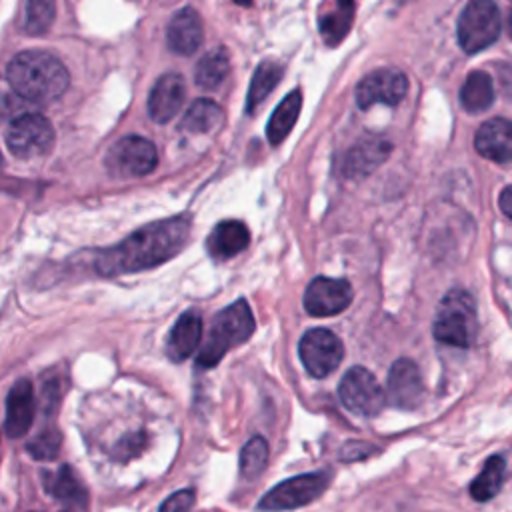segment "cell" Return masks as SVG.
Instances as JSON below:
<instances>
[{"mask_svg":"<svg viewBox=\"0 0 512 512\" xmlns=\"http://www.w3.org/2000/svg\"><path fill=\"white\" fill-rule=\"evenodd\" d=\"M190 218L172 216L152 222L120 244L102 250L96 258V270L102 276H118L158 266L176 256L188 242Z\"/></svg>","mask_w":512,"mask_h":512,"instance_id":"obj_1","label":"cell"},{"mask_svg":"<svg viewBox=\"0 0 512 512\" xmlns=\"http://www.w3.org/2000/svg\"><path fill=\"white\" fill-rule=\"evenodd\" d=\"M8 82L22 98L38 104L60 98L68 88L66 66L46 50H24L8 64Z\"/></svg>","mask_w":512,"mask_h":512,"instance_id":"obj_2","label":"cell"},{"mask_svg":"<svg viewBox=\"0 0 512 512\" xmlns=\"http://www.w3.org/2000/svg\"><path fill=\"white\" fill-rule=\"evenodd\" d=\"M254 328H256V322L248 302L246 300L232 302L230 306L220 310L212 320L208 338L198 352L196 366L198 368L216 366L230 348L246 342L252 336Z\"/></svg>","mask_w":512,"mask_h":512,"instance_id":"obj_3","label":"cell"},{"mask_svg":"<svg viewBox=\"0 0 512 512\" xmlns=\"http://www.w3.org/2000/svg\"><path fill=\"white\" fill-rule=\"evenodd\" d=\"M432 334L438 342L450 344L456 348H470L478 334V314L474 298L460 288L446 292L440 300Z\"/></svg>","mask_w":512,"mask_h":512,"instance_id":"obj_4","label":"cell"},{"mask_svg":"<svg viewBox=\"0 0 512 512\" xmlns=\"http://www.w3.org/2000/svg\"><path fill=\"white\" fill-rule=\"evenodd\" d=\"M502 20L494 0H470L458 16L456 36L466 54L480 52L500 36Z\"/></svg>","mask_w":512,"mask_h":512,"instance_id":"obj_5","label":"cell"},{"mask_svg":"<svg viewBox=\"0 0 512 512\" xmlns=\"http://www.w3.org/2000/svg\"><path fill=\"white\" fill-rule=\"evenodd\" d=\"M328 484H330V472L326 470L292 476L276 484L272 490H268L258 502V508L262 512L296 510L300 506L314 502L320 494H324Z\"/></svg>","mask_w":512,"mask_h":512,"instance_id":"obj_6","label":"cell"},{"mask_svg":"<svg viewBox=\"0 0 512 512\" xmlns=\"http://www.w3.org/2000/svg\"><path fill=\"white\" fill-rule=\"evenodd\" d=\"M338 396L350 412L360 416H376L386 402L380 382L364 366H352L342 376Z\"/></svg>","mask_w":512,"mask_h":512,"instance_id":"obj_7","label":"cell"},{"mask_svg":"<svg viewBox=\"0 0 512 512\" xmlns=\"http://www.w3.org/2000/svg\"><path fill=\"white\" fill-rule=\"evenodd\" d=\"M298 354L310 376L326 378L340 366L344 346L334 332L326 328H312L300 338Z\"/></svg>","mask_w":512,"mask_h":512,"instance_id":"obj_8","label":"cell"},{"mask_svg":"<svg viewBox=\"0 0 512 512\" xmlns=\"http://www.w3.org/2000/svg\"><path fill=\"white\" fill-rule=\"evenodd\" d=\"M158 164L156 146L142 136L120 138L106 156V166L114 176L136 178L152 172Z\"/></svg>","mask_w":512,"mask_h":512,"instance_id":"obj_9","label":"cell"},{"mask_svg":"<svg viewBox=\"0 0 512 512\" xmlns=\"http://www.w3.org/2000/svg\"><path fill=\"white\" fill-rule=\"evenodd\" d=\"M6 144L16 158H36L52 148L54 128L40 114H24L10 122Z\"/></svg>","mask_w":512,"mask_h":512,"instance_id":"obj_10","label":"cell"},{"mask_svg":"<svg viewBox=\"0 0 512 512\" xmlns=\"http://www.w3.org/2000/svg\"><path fill=\"white\" fill-rule=\"evenodd\" d=\"M408 92V78L404 72L394 68H382L364 76L356 86V104L362 110L372 108L374 104L394 106Z\"/></svg>","mask_w":512,"mask_h":512,"instance_id":"obj_11","label":"cell"},{"mask_svg":"<svg viewBox=\"0 0 512 512\" xmlns=\"http://www.w3.org/2000/svg\"><path fill=\"white\" fill-rule=\"evenodd\" d=\"M304 308L310 316H334L352 302V288L346 280L318 276L304 292Z\"/></svg>","mask_w":512,"mask_h":512,"instance_id":"obj_12","label":"cell"},{"mask_svg":"<svg viewBox=\"0 0 512 512\" xmlns=\"http://www.w3.org/2000/svg\"><path fill=\"white\" fill-rule=\"evenodd\" d=\"M388 398L394 406L412 410L424 398V380L410 358H398L388 372Z\"/></svg>","mask_w":512,"mask_h":512,"instance_id":"obj_13","label":"cell"},{"mask_svg":"<svg viewBox=\"0 0 512 512\" xmlns=\"http://www.w3.org/2000/svg\"><path fill=\"white\" fill-rule=\"evenodd\" d=\"M392 144L382 136H364L360 138L344 156L342 174L350 180H360L372 174L388 156Z\"/></svg>","mask_w":512,"mask_h":512,"instance_id":"obj_14","label":"cell"},{"mask_svg":"<svg viewBox=\"0 0 512 512\" xmlns=\"http://www.w3.org/2000/svg\"><path fill=\"white\" fill-rule=\"evenodd\" d=\"M186 98V82L180 74L168 72L160 76L148 96V114L154 122L166 124L182 108Z\"/></svg>","mask_w":512,"mask_h":512,"instance_id":"obj_15","label":"cell"},{"mask_svg":"<svg viewBox=\"0 0 512 512\" xmlns=\"http://www.w3.org/2000/svg\"><path fill=\"white\" fill-rule=\"evenodd\" d=\"M202 40H204V28H202L200 14L194 8L186 6L170 18L168 30H166V42L172 52L180 56H190L200 48Z\"/></svg>","mask_w":512,"mask_h":512,"instance_id":"obj_16","label":"cell"},{"mask_svg":"<svg viewBox=\"0 0 512 512\" xmlns=\"http://www.w3.org/2000/svg\"><path fill=\"white\" fill-rule=\"evenodd\" d=\"M34 420V390L30 380L20 378L6 396L4 430L10 438L24 436Z\"/></svg>","mask_w":512,"mask_h":512,"instance_id":"obj_17","label":"cell"},{"mask_svg":"<svg viewBox=\"0 0 512 512\" xmlns=\"http://www.w3.org/2000/svg\"><path fill=\"white\" fill-rule=\"evenodd\" d=\"M512 126L506 118H490L486 120L474 136V148L486 160L506 164L512 152Z\"/></svg>","mask_w":512,"mask_h":512,"instance_id":"obj_18","label":"cell"},{"mask_svg":"<svg viewBox=\"0 0 512 512\" xmlns=\"http://www.w3.org/2000/svg\"><path fill=\"white\" fill-rule=\"evenodd\" d=\"M354 0H324L318 8V32L328 46H338L352 28Z\"/></svg>","mask_w":512,"mask_h":512,"instance_id":"obj_19","label":"cell"},{"mask_svg":"<svg viewBox=\"0 0 512 512\" xmlns=\"http://www.w3.org/2000/svg\"><path fill=\"white\" fill-rule=\"evenodd\" d=\"M202 340V318L196 310H186L172 326L166 338V354L172 362L192 356Z\"/></svg>","mask_w":512,"mask_h":512,"instance_id":"obj_20","label":"cell"},{"mask_svg":"<svg viewBox=\"0 0 512 512\" xmlns=\"http://www.w3.org/2000/svg\"><path fill=\"white\" fill-rule=\"evenodd\" d=\"M250 242V232L244 222L240 220H224L216 224L212 230L206 246L212 258L216 260H228L242 252Z\"/></svg>","mask_w":512,"mask_h":512,"instance_id":"obj_21","label":"cell"},{"mask_svg":"<svg viewBox=\"0 0 512 512\" xmlns=\"http://www.w3.org/2000/svg\"><path fill=\"white\" fill-rule=\"evenodd\" d=\"M302 108V92L292 90L284 100L276 106V110L270 114V120L266 124V136L270 144H280L290 130L294 128Z\"/></svg>","mask_w":512,"mask_h":512,"instance_id":"obj_22","label":"cell"},{"mask_svg":"<svg viewBox=\"0 0 512 512\" xmlns=\"http://www.w3.org/2000/svg\"><path fill=\"white\" fill-rule=\"evenodd\" d=\"M494 102V82L492 78L482 72V70H474L468 74V78L464 80L462 88H460V104L466 112H482L488 110Z\"/></svg>","mask_w":512,"mask_h":512,"instance_id":"obj_23","label":"cell"},{"mask_svg":"<svg viewBox=\"0 0 512 512\" xmlns=\"http://www.w3.org/2000/svg\"><path fill=\"white\" fill-rule=\"evenodd\" d=\"M48 478L50 480H46V488L54 498H58V500H62L64 504H70V506H78V508L86 506L88 492L82 486V482L78 480V476L72 472L70 466H66V464L60 466Z\"/></svg>","mask_w":512,"mask_h":512,"instance_id":"obj_24","label":"cell"},{"mask_svg":"<svg viewBox=\"0 0 512 512\" xmlns=\"http://www.w3.org/2000/svg\"><path fill=\"white\" fill-rule=\"evenodd\" d=\"M224 114L222 108L208 98H198L190 104V108L186 110L180 128L192 134H202V132H212L214 128L220 126Z\"/></svg>","mask_w":512,"mask_h":512,"instance_id":"obj_25","label":"cell"},{"mask_svg":"<svg viewBox=\"0 0 512 512\" xmlns=\"http://www.w3.org/2000/svg\"><path fill=\"white\" fill-rule=\"evenodd\" d=\"M504 476H506V460L498 454L490 456L484 464V470L472 480L470 496L476 502H486L494 498L504 484Z\"/></svg>","mask_w":512,"mask_h":512,"instance_id":"obj_26","label":"cell"},{"mask_svg":"<svg viewBox=\"0 0 512 512\" xmlns=\"http://www.w3.org/2000/svg\"><path fill=\"white\" fill-rule=\"evenodd\" d=\"M228 72H230L228 50L222 46L212 48L196 64V84L202 88L214 90L224 82Z\"/></svg>","mask_w":512,"mask_h":512,"instance_id":"obj_27","label":"cell"},{"mask_svg":"<svg viewBox=\"0 0 512 512\" xmlns=\"http://www.w3.org/2000/svg\"><path fill=\"white\" fill-rule=\"evenodd\" d=\"M282 78V66L274 60H264L258 64L250 86H248V96H246V110L252 114L256 106L276 88V84Z\"/></svg>","mask_w":512,"mask_h":512,"instance_id":"obj_28","label":"cell"},{"mask_svg":"<svg viewBox=\"0 0 512 512\" xmlns=\"http://www.w3.org/2000/svg\"><path fill=\"white\" fill-rule=\"evenodd\" d=\"M268 464V442L262 436H252L240 450V474L252 480L264 472Z\"/></svg>","mask_w":512,"mask_h":512,"instance_id":"obj_29","label":"cell"},{"mask_svg":"<svg viewBox=\"0 0 512 512\" xmlns=\"http://www.w3.org/2000/svg\"><path fill=\"white\" fill-rule=\"evenodd\" d=\"M56 16V0H28L26 32L44 34Z\"/></svg>","mask_w":512,"mask_h":512,"instance_id":"obj_30","label":"cell"},{"mask_svg":"<svg viewBox=\"0 0 512 512\" xmlns=\"http://www.w3.org/2000/svg\"><path fill=\"white\" fill-rule=\"evenodd\" d=\"M60 442H62L60 432L56 428H48V430H42L34 440L28 442V452L36 460H52L58 456Z\"/></svg>","mask_w":512,"mask_h":512,"instance_id":"obj_31","label":"cell"},{"mask_svg":"<svg viewBox=\"0 0 512 512\" xmlns=\"http://www.w3.org/2000/svg\"><path fill=\"white\" fill-rule=\"evenodd\" d=\"M194 504V492L192 490H178L170 494L162 504L158 512H190Z\"/></svg>","mask_w":512,"mask_h":512,"instance_id":"obj_32","label":"cell"},{"mask_svg":"<svg viewBox=\"0 0 512 512\" xmlns=\"http://www.w3.org/2000/svg\"><path fill=\"white\" fill-rule=\"evenodd\" d=\"M376 446L372 444H366V442H348L342 446V452H340V458L342 460H362L366 456H370L374 452Z\"/></svg>","mask_w":512,"mask_h":512,"instance_id":"obj_33","label":"cell"},{"mask_svg":"<svg viewBox=\"0 0 512 512\" xmlns=\"http://www.w3.org/2000/svg\"><path fill=\"white\" fill-rule=\"evenodd\" d=\"M512 188L510 186H504L502 192H500V208L506 216H512Z\"/></svg>","mask_w":512,"mask_h":512,"instance_id":"obj_34","label":"cell"},{"mask_svg":"<svg viewBox=\"0 0 512 512\" xmlns=\"http://www.w3.org/2000/svg\"><path fill=\"white\" fill-rule=\"evenodd\" d=\"M236 2H242V4H250V0H236Z\"/></svg>","mask_w":512,"mask_h":512,"instance_id":"obj_35","label":"cell"},{"mask_svg":"<svg viewBox=\"0 0 512 512\" xmlns=\"http://www.w3.org/2000/svg\"><path fill=\"white\" fill-rule=\"evenodd\" d=\"M0 162H2V158H0Z\"/></svg>","mask_w":512,"mask_h":512,"instance_id":"obj_36","label":"cell"}]
</instances>
